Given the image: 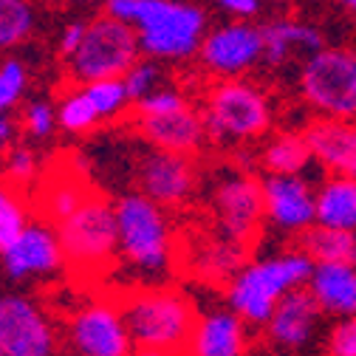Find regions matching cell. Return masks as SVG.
I'll return each instance as SVG.
<instances>
[{
    "label": "cell",
    "mask_w": 356,
    "mask_h": 356,
    "mask_svg": "<svg viewBox=\"0 0 356 356\" xmlns=\"http://www.w3.org/2000/svg\"><path fill=\"white\" fill-rule=\"evenodd\" d=\"M40 172V161H37V153L31 147H9L6 153V164H3V175L9 187L20 190V187H29L37 181Z\"/></svg>",
    "instance_id": "cell-32"
},
{
    "label": "cell",
    "mask_w": 356,
    "mask_h": 356,
    "mask_svg": "<svg viewBox=\"0 0 356 356\" xmlns=\"http://www.w3.org/2000/svg\"><path fill=\"white\" fill-rule=\"evenodd\" d=\"M57 119H60V127L68 130V133H88L102 124V116L97 111V105L91 102L88 91L82 85H76L74 91H68L60 105H57Z\"/></svg>",
    "instance_id": "cell-27"
},
{
    "label": "cell",
    "mask_w": 356,
    "mask_h": 356,
    "mask_svg": "<svg viewBox=\"0 0 356 356\" xmlns=\"http://www.w3.org/2000/svg\"><path fill=\"white\" fill-rule=\"evenodd\" d=\"M209 209L218 227V235H224L246 249H252L263 232V181L243 170L220 172L209 190Z\"/></svg>",
    "instance_id": "cell-9"
},
{
    "label": "cell",
    "mask_w": 356,
    "mask_h": 356,
    "mask_svg": "<svg viewBox=\"0 0 356 356\" xmlns=\"http://www.w3.org/2000/svg\"><path fill=\"white\" fill-rule=\"evenodd\" d=\"M266 224L283 235H302L317 224L314 190L302 175H269L263 178Z\"/></svg>",
    "instance_id": "cell-15"
},
{
    "label": "cell",
    "mask_w": 356,
    "mask_h": 356,
    "mask_svg": "<svg viewBox=\"0 0 356 356\" xmlns=\"http://www.w3.org/2000/svg\"><path fill=\"white\" fill-rule=\"evenodd\" d=\"M260 29H263V60L272 68L286 65L294 54L311 57L314 51L325 49L323 34L314 26H305L297 20H272Z\"/></svg>",
    "instance_id": "cell-21"
},
{
    "label": "cell",
    "mask_w": 356,
    "mask_h": 356,
    "mask_svg": "<svg viewBox=\"0 0 356 356\" xmlns=\"http://www.w3.org/2000/svg\"><path fill=\"white\" fill-rule=\"evenodd\" d=\"M272 3H291V0H272Z\"/></svg>",
    "instance_id": "cell-41"
},
{
    "label": "cell",
    "mask_w": 356,
    "mask_h": 356,
    "mask_svg": "<svg viewBox=\"0 0 356 356\" xmlns=\"http://www.w3.org/2000/svg\"><path fill=\"white\" fill-rule=\"evenodd\" d=\"M113 212L119 260L145 277L142 286H167L178 269V238L167 209L136 190L119 195Z\"/></svg>",
    "instance_id": "cell-1"
},
{
    "label": "cell",
    "mask_w": 356,
    "mask_h": 356,
    "mask_svg": "<svg viewBox=\"0 0 356 356\" xmlns=\"http://www.w3.org/2000/svg\"><path fill=\"white\" fill-rule=\"evenodd\" d=\"M108 15L136 29L150 60H190L207 34L204 9L184 0H105Z\"/></svg>",
    "instance_id": "cell-2"
},
{
    "label": "cell",
    "mask_w": 356,
    "mask_h": 356,
    "mask_svg": "<svg viewBox=\"0 0 356 356\" xmlns=\"http://www.w3.org/2000/svg\"><path fill=\"white\" fill-rule=\"evenodd\" d=\"M246 323L227 308L204 311L195 320L187 356H246Z\"/></svg>",
    "instance_id": "cell-19"
},
{
    "label": "cell",
    "mask_w": 356,
    "mask_h": 356,
    "mask_svg": "<svg viewBox=\"0 0 356 356\" xmlns=\"http://www.w3.org/2000/svg\"><path fill=\"white\" fill-rule=\"evenodd\" d=\"M311 161L314 156L302 133H277L260 150V167L269 175H300Z\"/></svg>",
    "instance_id": "cell-25"
},
{
    "label": "cell",
    "mask_w": 356,
    "mask_h": 356,
    "mask_svg": "<svg viewBox=\"0 0 356 356\" xmlns=\"http://www.w3.org/2000/svg\"><path fill=\"white\" fill-rule=\"evenodd\" d=\"M139 57L142 49L136 29L111 15H102L91 23H85V37L79 49L68 57V74L76 85L99 82V79H122Z\"/></svg>",
    "instance_id": "cell-7"
},
{
    "label": "cell",
    "mask_w": 356,
    "mask_h": 356,
    "mask_svg": "<svg viewBox=\"0 0 356 356\" xmlns=\"http://www.w3.org/2000/svg\"><path fill=\"white\" fill-rule=\"evenodd\" d=\"M314 272V260L302 249L246 260L243 269L227 283V305L249 325H266L277 302L302 289Z\"/></svg>",
    "instance_id": "cell-5"
},
{
    "label": "cell",
    "mask_w": 356,
    "mask_h": 356,
    "mask_svg": "<svg viewBox=\"0 0 356 356\" xmlns=\"http://www.w3.org/2000/svg\"><path fill=\"white\" fill-rule=\"evenodd\" d=\"M82 37H85V23H68L65 29H63V34H60V54L68 60L76 49H79V42H82Z\"/></svg>",
    "instance_id": "cell-37"
},
{
    "label": "cell",
    "mask_w": 356,
    "mask_h": 356,
    "mask_svg": "<svg viewBox=\"0 0 356 356\" xmlns=\"http://www.w3.org/2000/svg\"><path fill=\"white\" fill-rule=\"evenodd\" d=\"M328 356H356V317H342L331 325Z\"/></svg>",
    "instance_id": "cell-36"
},
{
    "label": "cell",
    "mask_w": 356,
    "mask_h": 356,
    "mask_svg": "<svg viewBox=\"0 0 356 356\" xmlns=\"http://www.w3.org/2000/svg\"><path fill=\"white\" fill-rule=\"evenodd\" d=\"M57 124H60L57 105H51L46 99H34V102L26 105V111H23V130L29 133L34 142L49 139L51 133L57 130Z\"/></svg>",
    "instance_id": "cell-34"
},
{
    "label": "cell",
    "mask_w": 356,
    "mask_h": 356,
    "mask_svg": "<svg viewBox=\"0 0 356 356\" xmlns=\"http://www.w3.org/2000/svg\"><path fill=\"white\" fill-rule=\"evenodd\" d=\"M122 317L136 348H161L187 356L198 320L193 300L172 286H127L113 289Z\"/></svg>",
    "instance_id": "cell-3"
},
{
    "label": "cell",
    "mask_w": 356,
    "mask_h": 356,
    "mask_svg": "<svg viewBox=\"0 0 356 356\" xmlns=\"http://www.w3.org/2000/svg\"><path fill=\"white\" fill-rule=\"evenodd\" d=\"M0 260H3L6 277L15 283L54 277L65 269V257H63L57 229L51 224H46V220H29V227L0 254Z\"/></svg>",
    "instance_id": "cell-14"
},
{
    "label": "cell",
    "mask_w": 356,
    "mask_h": 356,
    "mask_svg": "<svg viewBox=\"0 0 356 356\" xmlns=\"http://www.w3.org/2000/svg\"><path fill=\"white\" fill-rule=\"evenodd\" d=\"M215 3L224 9V12H229V15H235V17H254L257 12H260V0H215Z\"/></svg>",
    "instance_id": "cell-38"
},
{
    "label": "cell",
    "mask_w": 356,
    "mask_h": 356,
    "mask_svg": "<svg viewBox=\"0 0 356 356\" xmlns=\"http://www.w3.org/2000/svg\"><path fill=\"white\" fill-rule=\"evenodd\" d=\"M181 108H190V99L181 91L156 88L153 94L142 97L139 102H133V116H164V113H175Z\"/></svg>",
    "instance_id": "cell-35"
},
{
    "label": "cell",
    "mask_w": 356,
    "mask_h": 356,
    "mask_svg": "<svg viewBox=\"0 0 356 356\" xmlns=\"http://www.w3.org/2000/svg\"><path fill=\"white\" fill-rule=\"evenodd\" d=\"M26 82H29V74L20 60H6L0 65V116L9 113L20 102Z\"/></svg>",
    "instance_id": "cell-33"
},
{
    "label": "cell",
    "mask_w": 356,
    "mask_h": 356,
    "mask_svg": "<svg viewBox=\"0 0 356 356\" xmlns=\"http://www.w3.org/2000/svg\"><path fill=\"white\" fill-rule=\"evenodd\" d=\"M0 356H3V353H0Z\"/></svg>",
    "instance_id": "cell-43"
},
{
    "label": "cell",
    "mask_w": 356,
    "mask_h": 356,
    "mask_svg": "<svg viewBox=\"0 0 356 356\" xmlns=\"http://www.w3.org/2000/svg\"><path fill=\"white\" fill-rule=\"evenodd\" d=\"M65 269L76 283H102L119 263L116 212L102 193H88V198L54 227Z\"/></svg>",
    "instance_id": "cell-4"
},
{
    "label": "cell",
    "mask_w": 356,
    "mask_h": 356,
    "mask_svg": "<svg viewBox=\"0 0 356 356\" xmlns=\"http://www.w3.org/2000/svg\"><path fill=\"white\" fill-rule=\"evenodd\" d=\"M320 317H323V311L314 302V297H311V291L305 286L294 289L272 311L269 323H266V337H269V342H275L277 348H289V350L302 348L311 337H314Z\"/></svg>",
    "instance_id": "cell-18"
},
{
    "label": "cell",
    "mask_w": 356,
    "mask_h": 356,
    "mask_svg": "<svg viewBox=\"0 0 356 356\" xmlns=\"http://www.w3.org/2000/svg\"><path fill=\"white\" fill-rule=\"evenodd\" d=\"M305 142L317 164L334 175L356 181V122L353 119H314L305 127Z\"/></svg>",
    "instance_id": "cell-17"
},
{
    "label": "cell",
    "mask_w": 356,
    "mask_h": 356,
    "mask_svg": "<svg viewBox=\"0 0 356 356\" xmlns=\"http://www.w3.org/2000/svg\"><path fill=\"white\" fill-rule=\"evenodd\" d=\"M204 127L212 145H246L272 130V102L243 76L220 79L204 102Z\"/></svg>",
    "instance_id": "cell-6"
},
{
    "label": "cell",
    "mask_w": 356,
    "mask_h": 356,
    "mask_svg": "<svg viewBox=\"0 0 356 356\" xmlns=\"http://www.w3.org/2000/svg\"><path fill=\"white\" fill-rule=\"evenodd\" d=\"M82 88L88 91V97H91V102L97 105L102 122H111V119L122 116L133 105L122 79H99V82H88Z\"/></svg>",
    "instance_id": "cell-30"
},
{
    "label": "cell",
    "mask_w": 356,
    "mask_h": 356,
    "mask_svg": "<svg viewBox=\"0 0 356 356\" xmlns=\"http://www.w3.org/2000/svg\"><path fill=\"white\" fill-rule=\"evenodd\" d=\"M65 342L74 356H133L136 350L113 291L71 311L65 317Z\"/></svg>",
    "instance_id": "cell-10"
},
{
    "label": "cell",
    "mask_w": 356,
    "mask_h": 356,
    "mask_svg": "<svg viewBox=\"0 0 356 356\" xmlns=\"http://www.w3.org/2000/svg\"><path fill=\"white\" fill-rule=\"evenodd\" d=\"M122 82H124V88H127L130 102H139L142 97L153 94L156 88L161 85V65H159V60L139 57L136 63L130 65V71L122 76Z\"/></svg>",
    "instance_id": "cell-31"
},
{
    "label": "cell",
    "mask_w": 356,
    "mask_h": 356,
    "mask_svg": "<svg viewBox=\"0 0 356 356\" xmlns=\"http://www.w3.org/2000/svg\"><path fill=\"white\" fill-rule=\"evenodd\" d=\"M133 356H181V353H172V350H161V348H136Z\"/></svg>",
    "instance_id": "cell-40"
},
{
    "label": "cell",
    "mask_w": 356,
    "mask_h": 356,
    "mask_svg": "<svg viewBox=\"0 0 356 356\" xmlns=\"http://www.w3.org/2000/svg\"><path fill=\"white\" fill-rule=\"evenodd\" d=\"M133 178H136L139 193L164 209H178L190 204L198 190L195 159L167 153L159 147H150L136 159V175Z\"/></svg>",
    "instance_id": "cell-12"
},
{
    "label": "cell",
    "mask_w": 356,
    "mask_h": 356,
    "mask_svg": "<svg viewBox=\"0 0 356 356\" xmlns=\"http://www.w3.org/2000/svg\"><path fill=\"white\" fill-rule=\"evenodd\" d=\"M26 227H29L26 198L20 195V190H15L9 184H0V254L20 238V232Z\"/></svg>",
    "instance_id": "cell-29"
},
{
    "label": "cell",
    "mask_w": 356,
    "mask_h": 356,
    "mask_svg": "<svg viewBox=\"0 0 356 356\" xmlns=\"http://www.w3.org/2000/svg\"><path fill=\"white\" fill-rule=\"evenodd\" d=\"M300 97L320 119L356 116V51L320 49L300 68Z\"/></svg>",
    "instance_id": "cell-8"
},
{
    "label": "cell",
    "mask_w": 356,
    "mask_h": 356,
    "mask_svg": "<svg viewBox=\"0 0 356 356\" xmlns=\"http://www.w3.org/2000/svg\"><path fill=\"white\" fill-rule=\"evenodd\" d=\"M317 224L356 235V181L348 175H331L314 190Z\"/></svg>",
    "instance_id": "cell-23"
},
{
    "label": "cell",
    "mask_w": 356,
    "mask_h": 356,
    "mask_svg": "<svg viewBox=\"0 0 356 356\" xmlns=\"http://www.w3.org/2000/svg\"><path fill=\"white\" fill-rule=\"evenodd\" d=\"M17 130H20V124H17V122H15L9 113L0 116V147H15Z\"/></svg>",
    "instance_id": "cell-39"
},
{
    "label": "cell",
    "mask_w": 356,
    "mask_h": 356,
    "mask_svg": "<svg viewBox=\"0 0 356 356\" xmlns=\"http://www.w3.org/2000/svg\"><path fill=\"white\" fill-rule=\"evenodd\" d=\"M297 249H302L314 263H350L356 260V235L342 229H328L314 224L297 238Z\"/></svg>",
    "instance_id": "cell-26"
},
{
    "label": "cell",
    "mask_w": 356,
    "mask_h": 356,
    "mask_svg": "<svg viewBox=\"0 0 356 356\" xmlns=\"http://www.w3.org/2000/svg\"><path fill=\"white\" fill-rule=\"evenodd\" d=\"M91 193L85 175L79 172H54L46 175V181L37 187V212L42 220L51 227H57L63 218H68Z\"/></svg>",
    "instance_id": "cell-24"
},
{
    "label": "cell",
    "mask_w": 356,
    "mask_h": 356,
    "mask_svg": "<svg viewBox=\"0 0 356 356\" xmlns=\"http://www.w3.org/2000/svg\"><path fill=\"white\" fill-rule=\"evenodd\" d=\"M79 3H82V0H79Z\"/></svg>",
    "instance_id": "cell-42"
},
{
    "label": "cell",
    "mask_w": 356,
    "mask_h": 356,
    "mask_svg": "<svg viewBox=\"0 0 356 356\" xmlns=\"http://www.w3.org/2000/svg\"><path fill=\"white\" fill-rule=\"evenodd\" d=\"M34 31V6L29 0H0V49H15Z\"/></svg>",
    "instance_id": "cell-28"
},
{
    "label": "cell",
    "mask_w": 356,
    "mask_h": 356,
    "mask_svg": "<svg viewBox=\"0 0 356 356\" xmlns=\"http://www.w3.org/2000/svg\"><path fill=\"white\" fill-rule=\"evenodd\" d=\"M249 249L224 238V235H209L195 246V252L184 260L193 266V275L204 283H229L243 266H246Z\"/></svg>",
    "instance_id": "cell-22"
},
{
    "label": "cell",
    "mask_w": 356,
    "mask_h": 356,
    "mask_svg": "<svg viewBox=\"0 0 356 356\" xmlns=\"http://www.w3.org/2000/svg\"><path fill=\"white\" fill-rule=\"evenodd\" d=\"M133 127H136V133L150 147H159L167 153L195 156L209 142L204 116L193 105L164 116H133Z\"/></svg>",
    "instance_id": "cell-16"
},
{
    "label": "cell",
    "mask_w": 356,
    "mask_h": 356,
    "mask_svg": "<svg viewBox=\"0 0 356 356\" xmlns=\"http://www.w3.org/2000/svg\"><path fill=\"white\" fill-rule=\"evenodd\" d=\"M0 353L60 356V328L34 297L0 294Z\"/></svg>",
    "instance_id": "cell-11"
},
{
    "label": "cell",
    "mask_w": 356,
    "mask_h": 356,
    "mask_svg": "<svg viewBox=\"0 0 356 356\" xmlns=\"http://www.w3.org/2000/svg\"><path fill=\"white\" fill-rule=\"evenodd\" d=\"M305 289L323 314L342 320L356 317V260L350 263H314Z\"/></svg>",
    "instance_id": "cell-20"
},
{
    "label": "cell",
    "mask_w": 356,
    "mask_h": 356,
    "mask_svg": "<svg viewBox=\"0 0 356 356\" xmlns=\"http://www.w3.org/2000/svg\"><path fill=\"white\" fill-rule=\"evenodd\" d=\"M198 54L209 74L220 79H238L263 60V29L249 20L224 23L204 34Z\"/></svg>",
    "instance_id": "cell-13"
}]
</instances>
